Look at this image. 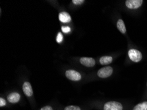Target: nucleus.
<instances>
[{
    "mask_svg": "<svg viewBox=\"0 0 147 110\" xmlns=\"http://www.w3.org/2000/svg\"><path fill=\"white\" fill-rule=\"evenodd\" d=\"M128 55L129 57L130 58V59L135 63L141 61L142 57L141 51H139L137 50H135V49H131V50H129Z\"/></svg>",
    "mask_w": 147,
    "mask_h": 110,
    "instance_id": "1",
    "label": "nucleus"
},
{
    "mask_svg": "<svg viewBox=\"0 0 147 110\" xmlns=\"http://www.w3.org/2000/svg\"><path fill=\"white\" fill-rule=\"evenodd\" d=\"M113 73V68L110 66L102 67L98 71V76L100 78H108Z\"/></svg>",
    "mask_w": 147,
    "mask_h": 110,
    "instance_id": "2",
    "label": "nucleus"
},
{
    "mask_svg": "<svg viewBox=\"0 0 147 110\" xmlns=\"http://www.w3.org/2000/svg\"><path fill=\"white\" fill-rule=\"evenodd\" d=\"M123 106L121 104L115 101H111L105 104L104 106V110H122Z\"/></svg>",
    "mask_w": 147,
    "mask_h": 110,
    "instance_id": "3",
    "label": "nucleus"
},
{
    "mask_svg": "<svg viewBox=\"0 0 147 110\" xmlns=\"http://www.w3.org/2000/svg\"><path fill=\"white\" fill-rule=\"evenodd\" d=\"M66 77L73 81H79L81 79V75L75 70H67L65 72Z\"/></svg>",
    "mask_w": 147,
    "mask_h": 110,
    "instance_id": "4",
    "label": "nucleus"
},
{
    "mask_svg": "<svg viewBox=\"0 0 147 110\" xmlns=\"http://www.w3.org/2000/svg\"><path fill=\"white\" fill-rule=\"evenodd\" d=\"M142 0H127L125 1L126 7L131 9H136L142 5Z\"/></svg>",
    "mask_w": 147,
    "mask_h": 110,
    "instance_id": "5",
    "label": "nucleus"
},
{
    "mask_svg": "<svg viewBox=\"0 0 147 110\" xmlns=\"http://www.w3.org/2000/svg\"><path fill=\"white\" fill-rule=\"evenodd\" d=\"M80 63L82 65L88 67H92L95 65V60L92 57H81L80 59Z\"/></svg>",
    "mask_w": 147,
    "mask_h": 110,
    "instance_id": "6",
    "label": "nucleus"
},
{
    "mask_svg": "<svg viewBox=\"0 0 147 110\" xmlns=\"http://www.w3.org/2000/svg\"><path fill=\"white\" fill-rule=\"evenodd\" d=\"M23 90L24 94L27 96V97H30L33 94V90L32 86L30 83L28 82H24L23 85Z\"/></svg>",
    "mask_w": 147,
    "mask_h": 110,
    "instance_id": "7",
    "label": "nucleus"
},
{
    "mask_svg": "<svg viewBox=\"0 0 147 110\" xmlns=\"http://www.w3.org/2000/svg\"><path fill=\"white\" fill-rule=\"evenodd\" d=\"M20 99H21V96H20V94L17 92H12L9 94L7 96V100L12 104H16V103L19 102Z\"/></svg>",
    "mask_w": 147,
    "mask_h": 110,
    "instance_id": "8",
    "label": "nucleus"
},
{
    "mask_svg": "<svg viewBox=\"0 0 147 110\" xmlns=\"http://www.w3.org/2000/svg\"><path fill=\"white\" fill-rule=\"evenodd\" d=\"M59 19L60 21L63 22V23H68L71 21V16L67 12L60 13L59 14Z\"/></svg>",
    "mask_w": 147,
    "mask_h": 110,
    "instance_id": "9",
    "label": "nucleus"
},
{
    "mask_svg": "<svg viewBox=\"0 0 147 110\" xmlns=\"http://www.w3.org/2000/svg\"><path fill=\"white\" fill-rule=\"evenodd\" d=\"M113 58L111 56H102L100 59V63L101 65H105L110 64L112 62Z\"/></svg>",
    "mask_w": 147,
    "mask_h": 110,
    "instance_id": "10",
    "label": "nucleus"
},
{
    "mask_svg": "<svg viewBox=\"0 0 147 110\" xmlns=\"http://www.w3.org/2000/svg\"><path fill=\"white\" fill-rule=\"evenodd\" d=\"M117 29L119 30L120 32L122 34H125L126 32V28L125 26L124 22L122 19H119L117 22Z\"/></svg>",
    "mask_w": 147,
    "mask_h": 110,
    "instance_id": "11",
    "label": "nucleus"
},
{
    "mask_svg": "<svg viewBox=\"0 0 147 110\" xmlns=\"http://www.w3.org/2000/svg\"><path fill=\"white\" fill-rule=\"evenodd\" d=\"M133 110H147V102H144L136 105Z\"/></svg>",
    "mask_w": 147,
    "mask_h": 110,
    "instance_id": "12",
    "label": "nucleus"
},
{
    "mask_svg": "<svg viewBox=\"0 0 147 110\" xmlns=\"http://www.w3.org/2000/svg\"><path fill=\"white\" fill-rule=\"evenodd\" d=\"M64 110H81V108L79 106H75V105H69L65 107Z\"/></svg>",
    "mask_w": 147,
    "mask_h": 110,
    "instance_id": "13",
    "label": "nucleus"
},
{
    "mask_svg": "<svg viewBox=\"0 0 147 110\" xmlns=\"http://www.w3.org/2000/svg\"><path fill=\"white\" fill-rule=\"evenodd\" d=\"M62 40H63V35H62V34L61 32H59L57 36L56 41L57 43H61Z\"/></svg>",
    "mask_w": 147,
    "mask_h": 110,
    "instance_id": "14",
    "label": "nucleus"
},
{
    "mask_svg": "<svg viewBox=\"0 0 147 110\" xmlns=\"http://www.w3.org/2000/svg\"><path fill=\"white\" fill-rule=\"evenodd\" d=\"M61 29L64 33H68L71 31V28L69 26H62Z\"/></svg>",
    "mask_w": 147,
    "mask_h": 110,
    "instance_id": "15",
    "label": "nucleus"
},
{
    "mask_svg": "<svg viewBox=\"0 0 147 110\" xmlns=\"http://www.w3.org/2000/svg\"><path fill=\"white\" fill-rule=\"evenodd\" d=\"M72 2L75 5H81V4L84 3V0H73Z\"/></svg>",
    "mask_w": 147,
    "mask_h": 110,
    "instance_id": "16",
    "label": "nucleus"
},
{
    "mask_svg": "<svg viewBox=\"0 0 147 110\" xmlns=\"http://www.w3.org/2000/svg\"><path fill=\"white\" fill-rule=\"evenodd\" d=\"M6 102L5 99H3V98H0V107H3L4 105H5Z\"/></svg>",
    "mask_w": 147,
    "mask_h": 110,
    "instance_id": "17",
    "label": "nucleus"
},
{
    "mask_svg": "<svg viewBox=\"0 0 147 110\" xmlns=\"http://www.w3.org/2000/svg\"><path fill=\"white\" fill-rule=\"evenodd\" d=\"M40 110H53L52 107L51 106H49V105H46V106H44L41 108Z\"/></svg>",
    "mask_w": 147,
    "mask_h": 110,
    "instance_id": "18",
    "label": "nucleus"
}]
</instances>
